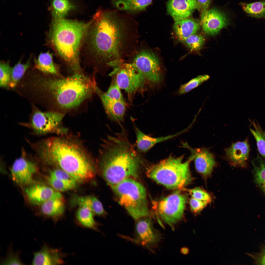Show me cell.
<instances>
[{"label": "cell", "instance_id": "cell-15", "mask_svg": "<svg viewBox=\"0 0 265 265\" xmlns=\"http://www.w3.org/2000/svg\"><path fill=\"white\" fill-rule=\"evenodd\" d=\"M193 155L197 171L205 179L211 175L216 163L213 155L208 149H193L189 148Z\"/></svg>", "mask_w": 265, "mask_h": 265}, {"label": "cell", "instance_id": "cell-6", "mask_svg": "<svg viewBox=\"0 0 265 265\" xmlns=\"http://www.w3.org/2000/svg\"><path fill=\"white\" fill-rule=\"evenodd\" d=\"M183 158L170 156L149 167L146 171L147 176L168 188L183 190L192 181L189 166L194 159L191 156L183 162Z\"/></svg>", "mask_w": 265, "mask_h": 265}, {"label": "cell", "instance_id": "cell-23", "mask_svg": "<svg viewBox=\"0 0 265 265\" xmlns=\"http://www.w3.org/2000/svg\"><path fill=\"white\" fill-rule=\"evenodd\" d=\"M136 137V146L138 152H146L156 144L170 139L182 133V131L176 134L164 137H153L147 135L135 126Z\"/></svg>", "mask_w": 265, "mask_h": 265}, {"label": "cell", "instance_id": "cell-24", "mask_svg": "<svg viewBox=\"0 0 265 265\" xmlns=\"http://www.w3.org/2000/svg\"><path fill=\"white\" fill-rule=\"evenodd\" d=\"M35 67L46 74L60 75L57 67L54 62L52 54L49 52L41 53L35 61Z\"/></svg>", "mask_w": 265, "mask_h": 265}, {"label": "cell", "instance_id": "cell-5", "mask_svg": "<svg viewBox=\"0 0 265 265\" xmlns=\"http://www.w3.org/2000/svg\"><path fill=\"white\" fill-rule=\"evenodd\" d=\"M43 85L59 106L65 110L79 106L95 92L97 86L93 79L78 73L66 78L49 79Z\"/></svg>", "mask_w": 265, "mask_h": 265}, {"label": "cell", "instance_id": "cell-36", "mask_svg": "<svg viewBox=\"0 0 265 265\" xmlns=\"http://www.w3.org/2000/svg\"><path fill=\"white\" fill-rule=\"evenodd\" d=\"M50 175L73 186L74 188L78 183L70 175L61 169H56L51 171Z\"/></svg>", "mask_w": 265, "mask_h": 265}, {"label": "cell", "instance_id": "cell-12", "mask_svg": "<svg viewBox=\"0 0 265 265\" xmlns=\"http://www.w3.org/2000/svg\"><path fill=\"white\" fill-rule=\"evenodd\" d=\"M200 22L203 30L208 35L217 34L228 24V20L223 12L216 8L208 10L200 15Z\"/></svg>", "mask_w": 265, "mask_h": 265}, {"label": "cell", "instance_id": "cell-22", "mask_svg": "<svg viewBox=\"0 0 265 265\" xmlns=\"http://www.w3.org/2000/svg\"><path fill=\"white\" fill-rule=\"evenodd\" d=\"M33 265H54L60 262L57 251L44 243L38 251L33 253Z\"/></svg>", "mask_w": 265, "mask_h": 265}, {"label": "cell", "instance_id": "cell-1", "mask_svg": "<svg viewBox=\"0 0 265 265\" xmlns=\"http://www.w3.org/2000/svg\"><path fill=\"white\" fill-rule=\"evenodd\" d=\"M137 23L114 10H99L94 15L82 49L95 67H116L132 58L139 48Z\"/></svg>", "mask_w": 265, "mask_h": 265}, {"label": "cell", "instance_id": "cell-25", "mask_svg": "<svg viewBox=\"0 0 265 265\" xmlns=\"http://www.w3.org/2000/svg\"><path fill=\"white\" fill-rule=\"evenodd\" d=\"M118 9L130 12L142 11L151 2L152 0H110Z\"/></svg>", "mask_w": 265, "mask_h": 265}, {"label": "cell", "instance_id": "cell-16", "mask_svg": "<svg viewBox=\"0 0 265 265\" xmlns=\"http://www.w3.org/2000/svg\"><path fill=\"white\" fill-rule=\"evenodd\" d=\"M167 7L175 22L190 17L197 8L196 0H169Z\"/></svg>", "mask_w": 265, "mask_h": 265}, {"label": "cell", "instance_id": "cell-17", "mask_svg": "<svg viewBox=\"0 0 265 265\" xmlns=\"http://www.w3.org/2000/svg\"><path fill=\"white\" fill-rule=\"evenodd\" d=\"M250 152L248 139L232 144L225 150L228 159L234 165L245 167L247 165Z\"/></svg>", "mask_w": 265, "mask_h": 265}, {"label": "cell", "instance_id": "cell-29", "mask_svg": "<svg viewBox=\"0 0 265 265\" xmlns=\"http://www.w3.org/2000/svg\"><path fill=\"white\" fill-rule=\"evenodd\" d=\"M250 122L252 128H250V131L255 140L258 151L265 159V131L254 120Z\"/></svg>", "mask_w": 265, "mask_h": 265}, {"label": "cell", "instance_id": "cell-34", "mask_svg": "<svg viewBox=\"0 0 265 265\" xmlns=\"http://www.w3.org/2000/svg\"><path fill=\"white\" fill-rule=\"evenodd\" d=\"M20 251H14L12 246L8 247L6 256L2 258L0 262V265H24L20 258Z\"/></svg>", "mask_w": 265, "mask_h": 265}, {"label": "cell", "instance_id": "cell-27", "mask_svg": "<svg viewBox=\"0 0 265 265\" xmlns=\"http://www.w3.org/2000/svg\"><path fill=\"white\" fill-rule=\"evenodd\" d=\"M252 173L256 183L265 193V162L257 154L252 161Z\"/></svg>", "mask_w": 265, "mask_h": 265}, {"label": "cell", "instance_id": "cell-39", "mask_svg": "<svg viewBox=\"0 0 265 265\" xmlns=\"http://www.w3.org/2000/svg\"><path fill=\"white\" fill-rule=\"evenodd\" d=\"M109 98L118 101L125 102L120 91V88L115 81L105 93Z\"/></svg>", "mask_w": 265, "mask_h": 265}, {"label": "cell", "instance_id": "cell-10", "mask_svg": "<svg viewBox=\"0 0 265 265\" xmlns=\"http://www.w3.org/2000/svg\"><path fill=\"white\" fill-rule=\"evenodd\" d=\"M131 62L144 77L154 84L161 80L162 75L159 59L148 50L138 48Z\"/></svg>", "mask_w": 265, "mask_h": 265}, {"label": "cell", "instance_id": "cell-42", "mask_svg": "<svg viewBox=\"0 0 265 265\" xmlns=\"http://www.w3.org/2000/svg\"><path fill=\"white\" fill-rule=\"evenodd\" d=\"M212 0H196L197 9L199 12L200 15L208 10Z\"/></svg>", "mask_w": 265, "mask_h": 265}, {"label": "cell", "instance_id": "cell-9", "mask_svg": "<svg viewBox=\"0 0 265 265\" xmlns=\"http://www.w3.org/2000/svg\"><path fill=\"white\" fill-rule=\"evenodd\" d=\"M113 69L110 75L116 76V82L128 94L144 87L145 77L131 63L124 62Z\"/></svg>", "mask_w": 265, "mask_h": 265}, {"label": "cell", "instance_id": "cell-32", "mask_svg": "<svg viewBox=\"0 0 265 265\" xmlns=\"http://www.w3.org/2000/svg\"><path fill=\"white\" fill-rule=\"evenodd\" d=\"M30 65L29 59L26 63L18 62L12 67L10 80L9 84L12 88L14 87L23 76Z\"/></svg>", "mask_w": 265, "mask_h": 265}, {"label": "cell", "instance_id": "cell-26", "mask_svg": "<svg viewBox=\"0 0 265 265\" xmlns=\"http://www.w3.org/2000/svg\"><path fill=\"white\" fill-rule=\"evenodd\" d=\"M74 202L80 207L87 208L94 214L102 216L105 215V212L101 202L96 197L93 196H76L74 200Z\"/></svg>", "mask_w": 265, "mask_h": 265}, {"label": "cell", "instance_id": "cell-20", "mask_svg": "<svg viewBox=\"0 0 265 265\" xmlns=\"http://www.w3.org/2000/svg\"><path fill=\"white\" fill-rule=\"evenodd\" d=\"M201 26L199 20L190 17L175 22L173 29L177 38L182 42L189 36L196 34Z\"/></svg>", "mask_w": 265, "mask_h": 265}, {"label": "cell", "instance_id": "cell-35", "mask_svg": "<svg viewBox=\"0 0 265 265\" xmlns=\"http://www.w3.org/2000/svg\"><path fill=\"white\" fill-rule=\"evenodd\" d=\"M205 41V38L203 35L195 34L188 37L182 42L191 51H197L201 49Z\"/></svg>", "mask_w": 265, "mask_h": 265}, {"label": "cell", "instance_id": "cell-3", "mask_svg": "<svg viewBox=\"0 0 265 265\" xmlns=\"http://www.w3.org/2000/svg\"><path fill=\"white\" fill-rule=\"evenodd\" d=\"M39 157L47 164L57 165L72 176L78 183L93 179L96 169L93 161L79 145L58 138L45 140L38 146Z\"/></svg>", "mask_w": 265, "mask_h": 265}, {"label": "cell", "instance_id": "cell-38", "mask_svg": "<svg viewBox=\"0 0 265 265\" xmlns=\"http://www.w3.org/2000/svg\"><path fill=\"white\" fill-rule=\"evenodd\" d=\"M183 190L188 192L192 197L195 198L209 202L211 200V197L210 194L200 188L196 187L192 189H186L184 188Z\"/></svg>", "mask_w": 265, "mask_h": 265}, {"label": "cell", "instance_id": "cell-18", "mask_svg": "<svg viewBox=\"0 0 265 265\" xmlns=\"http://www.w3.org/2000/svg\"><path fill=\"white\" fill-rule=\"evenodd\" d=\"M136 221L135 237L137 241L144 245H148L157 241L158 236L153 228L150 218L146 217Z\"/></svg>", "mask_w": 265, "mask_h": 265}, {"label": "cell", "instance_id": "cell-30", "mask_svg": "<svg viewBox=\"0 0 265 265\" xmlns=\"http://www.w3.org/2000/svg\"><path fill=\"white\" fill-rule=\"evenodd\" d=\"M94 214L89 209L80 207L76 213L77 218L84 226L93 230H97V224L94 217Z\"/></svg>", "mask_w": 265, "mask_h": 265}, {"label": "cell", "instance_id": "cell-7", "mask_svg": "<svg viewBox=\"0 0 265 265\" xmlns=\"http://www.w3.org/2000/svg\"><path fill=\"white\" fill-rule=\"evenodd\" d=\"M111 187L120 204L135 221L148 215L146 191L141 183L129 178Z\"/></svg>", "mask_w": 265, "mask_h": 265}, {"label": "cell", "instance_id": "cell-14", "mask_svg": "<svg viewBox=\"0 0 265 265\" xmlns=\"http://www.w3.org/2000/svg\"><path fill=\"white\" fill-rule=\"evenodd\" d=\"M25 191L29 201L35 205H41L50 199L63 197L59 192L42 185H32L26 188Z\"/></svg>", "mask_w": 265, "mask_h": 265}, {"label": "cell", "instance_id": "cell-31", "mask_svg": "<svg viewBox=\"0 0 265 265\" xmlns=\"http://www.w3.org/2000/svg\"><path fill=\"white\" fill-rule=\"evenodd\" d=\"M240 5L243 10L251 16L265 19V1L251 3L242 2Z\"/></svg>", "mask_w": 265, "mask_h": 265}, {"label": "cell", "instance_id": "cell-21", "mask_svg": "<svg viewBox=\"0 0 265 265\" xmlns=\"http://www.w3.org/2000/svg\"><path fill=\"white\" fill-rule=\"evenodd\" d=\"M65 210L63 197L49 199L41 205L40 212L45 218L52 219L56 222L61 218Z\"/></svg>", "mask_w": 265, "mask_h": 265}, {"label": "cell", "instance_id": "cell-33", "mask_svg": "<svg viewBox=\"0 0 265 265\" xmlns=\"http://www.w3.org/2000/svg\"><path fill=\"white\" fill-rule=\"evenodd\" d=\"M210 78V76L207 75L198 76L187 82L181 84L178 91V93L179 95L187 93L201 85Z\"/></svg>", "mask_w": 265, "mask_h": 265}, {"label": "cell", "instance_id": "cell-41", "mask_svg": "<svg viewBox=\"0 0 265 265\" xmlns=\"http://www.w3.org/2000/svg\"><path fill=\"white\" fill-rule=\"evenodd\" d=\"M209 202L192 197L189 200L191 209L196 213L200 212L207 205Z\"/></svg>", "mask_w": 265, "mask_h": 265}, {"label": "cell", "instance_id": "cell-37", "mask_svg": "<svg viewBox=\"0 0 265 265\" xmlns=\"http://www.w3.org/2000/svg\"><path fill=\"white\" fill-rule=\"evenodd\" d=\"M12 67L8 63L2 62L0 66V85L5 87L9 85L11 79Z\"/></svg>", "mask_w": 265, "mask_h": 265}, {"label": "cell", "instance_id": "cell-19", "mask_svg": "<svg viewBox=\"0 0 265 265\" xmlns=\"http://www.w3.org/2000/svg\"><path fill=\"white\" fill-rule=\"evenodd\" d=\"M95 92L99 96L108 117L117 122L123 120L126 109L125 103L109 98L97 86L95 89Z\"/></svg>", "mask_w": 265, "mask_h": 265}, {"label": "cell", "instance_id": "cell-40", "mask_svg": "<svg viewBox=\"0 0 265 265\" xmlns=\"http://www.w3.org/2000/svg\"><path fill=\"white\" fill-rule=\"evenodd\" d=\"M48 181L53 188L59 192L66 191L74 188L71 186L50 175Z\"/></svg>", "mask_w": 265, "mask_h": 265}, {"label": "cell", "instance_id": "cell-11", "mask_svg": "<svg viewBox=\"0 0 265 265\" xmlns=\"http://www.w3.org/2000/svg\"><path fill=\"white\" fill-rule=\"evenodd\" d=\"M64 114L56 112L36 111L31 120V126L37 134L46 133L57 130Z\"/></svg>", "mask_w": 265, "mask_h": 265}, {"label": "cell", "instance_id": "cell-4", "mask_svg": "<svg viewBox=\"0 0 265 265\" xmlns=\"http://www.w3.org/2000/svg\"><path fill=\"white\" fill-rule=\"evenodd\" d=\"M92 22L64 18L53 19L49 40L58 56L74 73H83L80 55L84 38Z\"/></svg>", "mask_w": 265, "mask_h": 265}, {"label": "cell", "instance_id": "cell-13", "mask_svg": "<svg viewBox=\"0 0 265 265\" xmlns=\"http://www.w3.org/2000/svg\"><path fill=\"white\" fill-rule=\"evenodd\" d=\"M37 171L34 163L21 157L14 161L11 171L13 180L18 184L24 185L33 183V175Z\"/></svg>", "mask_w": 265, "mask_h": 265}, {"label": "cell", "instance_id": "cell-8", "mask_svg": "<svg viewBox=\"0 0 265 265\" xmlns=\"http://www.w3.org/2000/svg\"><path fill=\"white\" fill-rule=\"evenodd\" d=\"M187 196L176 191L153 204V208L166 223L172 226L182 218Z\"/></svg>", "mask_w": 265, "mask_h": 265}, {"label": "cell", "instance_id": "cell-2", "mask_svg": "<svg viewBox=\"0 0 265 265\" xmlns=\"http://www.w3.org/2000/svg\"><path fill=\"white\" fill-rule=\"evenodd\" d=\"M100 157L102 176L111 187L126 178H137L143 163L123 129L104 140Z\"/></svg>", "mask_w": 265, "mask_h": 265}, {"label": "cell", "instance_id": "cell-28", "mask_svg": "<svg viewBox=\"0 0 265 265\" xmlns=\"http://www.w3.org/2000/svg\"><path fill=\"white\" fill-rule=\"evenodd\" d=\"M74 8L69 0H53L51 9L53 19L64 18L69 11Z\"/></svg>", "mask_w": 265, "mask_h": 265}, {"label": "cell", "instance_id": "cell-43", "mask_svg": "<svg viewBox=\"0 0 265 265\" xmlns=\"http://www.w3.org/2000/svg\"><path fill=\"white\" fill-rule=\"evenodd\" d=\"M260 262L262 265H265V249L260 259Z\"/></svg>", "mask_w": 265, "mask_h": 265}]
</instances>
